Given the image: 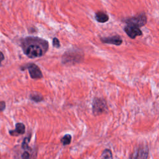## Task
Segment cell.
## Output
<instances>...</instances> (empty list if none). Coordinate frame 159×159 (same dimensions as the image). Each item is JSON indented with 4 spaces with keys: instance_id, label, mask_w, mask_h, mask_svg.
<instances>
[{
    "instance_id": "9c48e42d",
    "label": "cell",
    "mask_w": 159,
    "mask_h": 159,
    "mask_svg": "<svg viewBox=\"0 0 159 159\" xmlns=\"http://www.w3.org/2000/svg\"><path fill=\"white\" fill-rule=\"evenodd\" d=\"M94 18L98 22H100V23L106 22L109 20L108 15L102 11H98L96 12Z\"/></svg>"
},
{
    "instance_id": "e0dca14e",
    "label": "cell",
    "mask_w": 159,
    "mask_h": 159,
    "mask_svg": "<svg viewBox=\"0 0 159 159\" xmlns=\"http://www.w3.org/2000/svg\"><path fill=\"white\" fill-rule=\"evenodd\" d=\"M4 59V54L2 53V52L0 51V66L1 65V62Z\"/></svg>"
},
{
    "instance_id": "8992f818",
    "label": "cell",
    "mask_w": 159,
    "mask_h": 159,
    "mask_svg": "<svg viewBox=\"0 0 159 159\" xmlns=\"http://www.w3.org/2000/svg\"><path fill=\"white\" fill-rule=\"evenodd\" d=\"M101 41L104 43L112 44L117 46L121 45L122 43V40L121 37L118 35H113L111 37H101Z\"/></svg>"
},
{
    "instance_id": "277c9868",
    "label": "cell",
    "mask_w": 159,
    "mask_h": 159,
    "mask_svg": "<svg viewBox=\"0 0 159 159\" xmlns=\"http://www.w3.org/2000/svg\"><path fill=\"white\" fill-rule=\"evenodd\" d=\"M21 70L27 69L31 78L32 79H40L42 78L43 75L40 68L34 63H29L26 65L20 67Z\"/></svg>"
},
{
    "instance_id": "7a4b0ae2",
    "label": "cell",
    "mask_w": 159,
    "mask_h": 159,
    "mask_svg": "<svg viewBox=\"0 0 159 159\" xmlns=\"http://www.w3.org/2000/svg\"><path fill=\"white\" fill-rule=\"evenodd\" d=\"M107 105L104 99L95 98L93 99L92 104V111L94 115H100L105 112L106 111H107Z\"/></svg>"
},
{
    "instance_id": "ba28073f",
    "label": "cell",
    "mask_w": 159,
    "mask_h": 159,
    "mask_svg": "<svg viewBox=\"0 0 159 159\" xmlns=\"http://www.w3.org/2000/svg\"><path fill=\"white\" fill-rule=\"evenodd\" d=\"M130 158H148V149L145 148H139L137 149Z\"/></svg>"
},
{
    "instance_id": "6da1fadb",
    "label": "cell",
    "mask_w": 159,
    "mask_h": 159,
    "mask_svg": "<svg viewBox=\"0 0 159 159\" xmlns=\"http://www.w3.org/2000/svg\"><path fill=\"white\" fill-rule=\"evenodd\" d=\"M22 48L24 53L30 58L43 56L48 48V42L37 37H27L23 40Z\"/></svg>"
},
{
    "instance_id": "9a60e30c",
    "label": "cell",
    "mask_w": 159,
    "mask_h": 159,
    "mask_svg": "<svg viewBox=\"0 0 159 159\" xmlns=\"http://www.w3.org/2000/svg\"><path fill=\"white\" fill-rule=\"evenodd\" d=\"M30 157V154L29 153V152H27V151H25L22 154V156H21V158H29Z\"/></svg>"
},
{
    "instance_id": "5bb4252c",
    "label": "cell",
    "mask_w": 159,
    "mask_h": 159,
    "mask_svg": "<svg viewBox=\"0 0 159 159\" xmlns=\"http://www.w3.org/2000/svg\"><path fill=\"white\" fill-rule=\"evenodd\" d=\"M52 44H53V46L57 48H58L60 47V41L59 40L55 37L53 39V40H52Z\"/></svg>"
},
{
    "instance_id": "8fae6325",
    "label": "cell",
    "mask_w": 159,
    "mask_h": 159,
    "mask_svg": "<svg viewBox=\"0 0 159 159\" xmlns=\"http://www.w3.org/2000/svg\"><path fill=\"white\" fill-rule=\"evenodd\" d=\"M61 142L62 143V144L63 145H69L71 143V136L70 134H66L65 135H64L61 139Z\"/></svg>"
},
{
    "instance_id": "30bf717a",
    "label": "cell",
    "mask_w": 159,
    "mask_h": 159,
    "mask_svg": "<svg viewBox=\"0 0 159 159\" xmlns=\"http://www.w3.org/2000/svg\"><path fill=\"white\" fill-rule=\"evenodd\" d=\"M30 98L31 100H32L36 102H39L43 100V97L42 96V95L41 94L35 93H32L30 95Z\"/></svg>"
},
{
    "instance_id": "2e32d148",
    "label": "cell",
    "mask_w": 159,
    "mask_h": 159,
    "mask_svg": "<svg viewBox=\"0 0 159 159\" xmlns=\"http://www.w3.org/2000/svg\"><path fill=\"white\" fill-rule=\"evenodd\" d=\"M6 108V103L3 101H0V112L4 111Z\"/></svg>"
},
{
    "instance_id": "3957f363",
    "label": "cell",
    "mask_w": 159,
    "mask_h": 159,
    "mask_svg": "<svg viewBox=\"0 0 159 159\" xmlns=\"http://www.w3.org/2000/svg\"><path fill=\"white\" fill-rule=\"evenodd\" d=\"M124 21L127 24L140 27L144 26L146 24L147 22V19L145 14L143 12H142L135 16L127 18L125 19Z\"/></svg>"
},
{
    "instance_id": "52a82bcc",
    "label": "cell",
    "mask_w": 159,
    "mask_h": 159,
    "mask_svg": "<svg viewBox=\"0 0 159 159\" xmlns=\"http://www.w3.org/2000/svg\"><path fill=\"white\" fill-rule=\"evenodd\" d=\"M25 127L24 124L23 123L19 122L16 124L15 129L9 130V132L10 135L12 136H17L19 135L24 134L25 133Z\"/></svg>"
},
{
    "instance_id": "4fadbf2b",
    "label": "cell",
    "mask_w": 159,
    "mask_h": 159,
    "mask_svg": "<svg viewBox=\"0 0 159 159\" xmlns=\"http://www.w3.org/2000/svg\"><path fill=\"white\" fill-rule=\"evenodd\" d=\"M101 158H112V155L111 150L109 149H105L101 156Z\"/></svg>"
},
{
    "instance_id": "7c38bea8",
    "label": "cell",
    "mask_w": 159,
    "mask_h": 159,
    "mask_svg": "<svg viewBox=\"0 0 159 159\" xmlns=\"http://www.w3.org/2000/svg\"><path fill=\"white\" fill-rule=\"evenodd\" d=\"M30 135L24 138V139L22 143V146H21L24 150H30V148L29 147V146L28 145L29 142H30Z\"/></svg>"
},
{
    "instance_id": "5b68a950",
    "label": "cell",
    "mask_w": 159,
    "mask_h": 159,
    "mask_svg": "<svg viewBox=\"0 0 159 159\" xmlns=\"http://www.w3.org/2000/svg\"><path fill=\"white\" fill-rule=\"evenodd\" d=\"M124 30L127 35L132 39H135L137 36H140L142 35V32L141 31L140 28L134 25L127 24L124 27Z\"/></svg>"
}]
</instances>
